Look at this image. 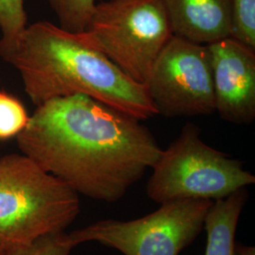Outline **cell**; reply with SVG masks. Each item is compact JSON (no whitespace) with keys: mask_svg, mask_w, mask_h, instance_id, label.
Wrapping results in <instances>:
<instances>
[{"mask_svg":"<svg viewBox=\"0 0 255 255\" xmlns=\"http://www.w3.org/2000/svg\"><path fill=\"white\" fill-rule=\"evenodd\" d=\"M16 138L43 170L108 203L120 201L162 152L140 120L84 95L38 105Z\"/></svg>","mask_w":255,"mask_h":255,"instance_id":"cell-1","label":"cell"},{"mask_svg":"<svg viewBox=\"0 0 255 255\" xmlns=\"http://www.w3.org/2000/svg\"><path fill=\"white\" fill-rule=\"evenodd\" d=\"M0 57L18 71L34 105L84 95L144 121L158 115L146 85L123 73L80 33L47 21L27 26L12 41L0 40Z\"/></svg>","mask_w":255,"mask_h":255,"instance_id":"cell-2","label":"cell"},{"mask_svg":"<svg viewBox=\"0 0 255 255\" xmlns=\"http://www.w3.org/2000/svg\"><path fill=\"white\" fill-rule=\"evenodd\" d=\"M80 213L79 194L26 155L0 157V242L27 245L64 232Z\"/></svg>","mask_w":255,"mask_h":255,"instance_id":"cell-3","label":"cell"},{"mask_svg":"<svg viewBox=\"0 0 255 255\" xmlns=\"http://www.w3.org/2000/svg\"><path fill=\"white\" fill-rule=\"evenodd\" d=\"M146 183L147 197L159 204L181 200H223L255 183L243 163L204 143L194 123L162 149Z\"/></svg>","mask_w":255,"mask_h":255,"instance_id":"cell-4","label":"cell"},{"mask_svg":"<svg viewBox=\"0 0 255 255\" xmlns=\"http://www.w3.org/2000/svg\"><path fill=\"white\" fill-rule=\"evenodd\" d=\"M173 35L162 0H107L96 4L84 43L132 81L146 85L151 67Z\"/></svg>","mask_w":255,"mask_h":255,"instance_id":"cell-5","label":"cell"},{"mask_svg":"<svg viewBox=\"0 0 255 255\" xmlns=\"http://www.w3.org/2000/svg\"><path fill=\"white\" fill-rule=\"evenodd\" d=\"M213 202L168 201L139 219H102L67 235L74 248L98 242L124 255H179L200 236Z\"/></svg>","mask_w":255,"mask_h":255,"instance_id":"cell-6","label":"cell"},{"mask_svg":"<svg viewBox=\"0 0 255 255\" xmlns=\"http://www.w3.org/2000/svg\"><path fill=\"white\" fill-rule=\"evenodd\" d=\"M146 86L158 115L165 118L216 112L207 45L172 35L157 56Z\"/></svg>","mask_w":255,"mask_h":255,"instance_id":"cell-7","label":"cell"},{"mask_svg":"<svg viewBox=\"0 0 255 255\" xmlns=\"http://www.w3.org/2000/svg\"><path fill=\"white\" fill-rule=\"evenodd\" d=\"M207 46L216 112L231 123L252 124L255 119V49L234 37Z\"/></svg>","mask_w":255,"mask_h":255,"instance_id":"cell-8","label":"cell"},{"mask_svg":"<svg viewBox=\"0 0 255 255\" xmlns=\"http://www.w3.org/2000/svg\"><path fill=\"white\" fill-rule=\"evenodd\" d=\"M173 35L210 45L233 34V0H162Z\"/></svg>","mask_w":255,"mask_h":255,"instance_id":"cell-9","label":"cell"},{"mask_svg":"<svg viewBox=\"0 0 255 255\" xmlns=\"http://www.w3.org/2000/svg\"><path fill=\"white\" fill-rule=\"evenodd\" d=\"M249 198L247 187L214 201L205 217L207 245L204 255H236V235L240 215Z\"/></svg>","mask_w":255,"mask_h":255,"instance_id":"cell-10","label":"cell"},{"mask_svg":"<svg viewBox=\"0 0 255 255\" xmlns=\"http://www.w3.org/2000/svg\"><path fill=\"white\" fill-rule=\"evenodd\" d=\"M59 20V27L73 33L84 31L96 7V0H46Z\"/></svg>","mask_w":255,"mask_h":255,"instance_id":"cell-11","label":"cell"},{"mask_svg":"<svg viewBox=\"0 0 255 255\" xmlns=\"http://www.w3.org/2000/svg\"><path fill=\"white\" fill-rule=\"evenodd\" d=\"M26 108L16 98L0 90V140L17 136L28 122Z\"/></svg>","mask_w":255,"mask_h":255,"instance_id":"cell-12","label":"cell"},{"mask_svg":"<svg viewBox=\"0 0 255 255\" xmlns=\"http://www.w3.org/2000/svg\"><path fill=\"white\" fill-rule=\"evenodd\" d=\"M5 255H69L74 247L64 232L39 237L27 245L4 247Z\"/></svg>","mask_w":255,"mask_h":255,"instance_id":"cell-13","label":"cell"},{"mask_svg":"<svg viewBox=\"0 0 255 255\" xmlns=\"http://www.w3.org/2000/svg\"><path fill=\"white\" fill-rule=\"evenodd\" d=\"M232 37L255 49V0H233Z\"/></svg>","mask_w":255,"mask_h":255,"instance_id":"cell-14","label":"cell"},{"mask_svg":"<svg viewBox=\"0 0 255 255\" xmlns=\"http://www.w3.org/2000/svg\"><path fill=\"white\" fill-rule=\"evenodd\" d=\"M24 0H0V30L2 41H12L27 27Z\"/></svg>","mask_w":255,"mask_h":255,"instance_id":"cell-15","label":"cell"},{"mask_svg":"<svg viewBox=\"0 0 255 255\" xmlns=\"http://www.w3.org/2000/svg\"><path fill=\"white\" fill-rule=\"evenodd\" d=\"M235 252L236 255H255V248L254 246H246L241 243H236Z\"/></svg>","mask_w":255,"mask_h":255,"instance_id":"cell-16","label":"cell"},{"mask_svg":"<svg viewBox=\"0 0 255 255\" xmlns=\"http://www.w3.org/2000/svg\"><path fill=\"white\" fill-rule=\"evenodd\" d=\"M0 255H5V248L1 242H0Z\"/></svg>","mask_w":255,"mask_h":255,"instance_id":"cell-17","label":"cell"}]
</instances>
